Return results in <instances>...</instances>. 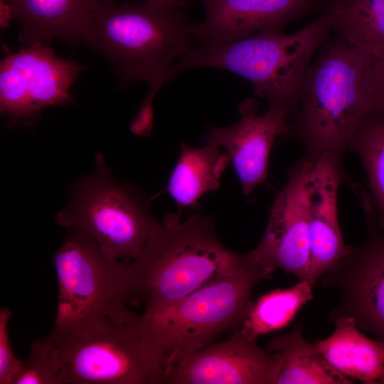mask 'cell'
Listing matches in <instances>:
<instances>
[{"mask_svg": "<svg viewBox=\"0 0 384 384\" xmlns=\"http://www.w3.org/2000/svg\"><path fill=\"white\" fill-rule=\"evenodd\" d=\"M311 161L305 156L291 168L276 196L258 245L250 251L269 272L280 268L299 281L309 280L310 236L306 178Z\"/></svg>", "mask_w": 384, "mask_h": 384, "instance_id": "12", "label": "cell"}, {"mask_svg": "<svg viewBox=\"0 0 384 384\" xmlns=\"http://www.w3.org/2000/svg\"><path fill=\"white\" fill-rule=\"evenodd\" d=\"M98 0H1V10L20 28L23 47L53 38L77 46Z\"/></svg>", "mask_w": 384, "mask_h": 384, "instance_id": "16", "label": "cell"}, {"mask_svg": "<svg viewBox=\"0 0 384 384\" xmlns=\"http://www.w3.org/2000/svg\"><path fill=\"white\" fill-rule=\"evenodd\" d=\"M179 9L98 0L82 43L107 58L122 85L146 81L158 92L170 68L196 46L193 23Z\"/></svg>", "mask_w": 384, "mask_h": 384, "instance_id": "3", "label": "cell"}, {"mask_svg": "<svg viewBox=\"0 0 384 384\" xmlns=\"http://www.w3.org/2000/svg\"><path fill=\"white\" fill-rule=\"evenodd\" d=\"M334 322V332L314 343L318 352L347 378L378 383L384 375V342L365 336L351 317L340 316Z\"/></svg>", "mask_w": 384, "mask_h": 384, "instance_id": "17", "label": "cell"}, {"mask_svg": "<svg viewBox=\"0 0 384 384\" xmlns=\"http://www.w3.org/2000/svg\"><path fill=\"white\" fill-rule=\"evenodd\" d=\"M266 349L279 356L274 384L353 383L327 362L314 343L304 339L301 323L289 333L270 341Z\"/></svg>", "mask_w": 384, "mask_h": 384, "instance_id": "19", "label": "cell"}, {"mask_svg": "<svg viewBox=\"0 0 384 384\" xmlns=\"http://www.w3.org/2000/svg\"><path fill=\"white\" fill-rule=\"evenodd\" d=\"M378 383H380V384H384V375H383V376L379 379V380L378 381Z\"/></svg>", "mask_w": 384, "mask_h": 384, "instance_id": "27", "label": "cell"}, {"mask_svg": "<svg viewBox=\"0 0 384 384\" xmlns=\"http://www.w3.org/2000/svg\"><path fill=\"white\" fill-rule=\"evenodd\" d=\"M204 19L193 23V34L204 44H220L260 31L280 29L308 14L320 0H199Z\"/></svg>", "mask_w": 384, "mask_h": 384, "instance_id": "14", "label": "cell"}, {"mask_svg": "<svg viewBox=\"0 0 384 384\" xmlns=\"http://www.w3.org/2000/svg\"><path fill=\"white\" fill-rule=\"evenodd\" d=\"M14 384H65L63 362L48 335L33 341Z\"/></svg>", "mask_w": 384, "mask_h": 384, "instance_id": "23", "label": "cell"}, {"mask_svg": "<svg viewBox=\"0 0 384 384\" xmlns=\"http://www.w3.org/2000/svg\"><path fill=\"white\" fill-rule=\"evenodd\" d=\"M369 116L384 121V50L373 55L367 80Z\"/></svg>", "mask_w": 384, "mask_h": 384, "instance_id": "25", "label": "cell"}, {"mask_svg": "<svg viewBox=\"0 0 384 384\" xmlns=\"http://www.w3.org/2000/svg\"><path fill=\"white\" fill-rule=\"evenodd\" d=\"M12 316L8 307L0 309V384H14L23 361L14 354L11 345L9 323Z\"/></svg>", "mask_w": 384, "mask_h": 384, "instance_id": "24", "label": "cell"}, {"mask_svg": "<svg viewBox=\"0 0 384 384\" xmlns=\"http://www.w3.org/2000/svg\"><path fill=\"white\" fill-rule=\"evenodd\" d=\"M249 254L240 269L160 310L137 314V328L161 358L164 370L170 356L198 351L225 331L242 326L254 304V287L272 276Z\"/></svg>", "mask_w": 384, "mask_h": 384, "instance_id": "5", "label": "cell"}, {"mask_svg": "<svg viewBox=\"0 0 384 384\" xmlns=\"http://www.w3.org/2000/svg\"><path fill=\"white\" fill-rule=\"evenodd\" d=\"M348 149L360 158L378 213L384 225V121L368 116L353 137Z\"/></svg>", "mask_w": 384, "mask_h": 384, "instance_id": "22", "label": "cell"}, {"mask_svg": "<svg viewBox=\"0 0 384 384\" xmlns=\"http://www.w3.org/2000/svg\"><path fill=\"white\" fill-rule=\"evenodd\" d=\"M231 161L220 146L208 143L193 147L182 142L178 160L169 178L167 190L178 210L196 209L199 199L220 186L221 176Z\"/></svg>", "mask_w": 384, "mask_h": 384, "instance_id": "18", "label": "cell"}, {"mask_svg": "<svg viewBox=\"0 0 384 384\" xmlns=\"http://www.w3.org/2000/svg\"><path fill=\"white\" fill-rule=\"evenodd\" d=\"M368 237L361 244L348 245L340 263L319 281L334 287L340 299L329 314L354 319L357 327L384 342V231L370 223Z\"/></svg>", "mask_w": 384, "mask_h": 384, "instance_id": "10", "label": "cell"}, {"mask_svg": "<svg viewBox=\"0 0 384 384\" xmlns=\"http://www.w3.org/2000/svg\"><path fill=\"white\" fill-rule=\"evenodd\" d=\"M53 262L58 287L53 330L127 309L129 263L109 258L90 235L68 230Z\"/></svg>", "mask_w": 384, "mask_h": 384, "instance_id": "8", "label": "cell"}, {"mask_svg": "<svg viewBox=\"0 0 384 384\" xmlns=\"http://www.w3.org/2000/svg\"><path fill=\"white\" fill-rule=\"evenodd\" d=\"M312 289L309 280H300L291 288L273 289L260 296L240 330L257 339L259 336L286 327L298 311L313 299Z\"/></svg>", "mask_w": 384, "mask_h": 384, "instance_id": "21", "label": "cell"}, {"mask_svg": "<svg viewBox=\"0 0 384 384\" xmlns=\"http://www.w3.org/2000/svg\"><path fill=\"white\" fill-rule=\"evenodd\" d=\"M146 2L163 7L185 8L188 6V4L186 0H146Z\"/></svg>", "mask_w": 384, "mask_h": 384, "instance_id": "26", "label": "cell"}, {"mask_svg": "<svg viewBox=\"0 0 384 384\" xmlns=\"http://www.w3.org/2000/svg\"><path fill=\"white\" fill-rule=\"evenodd\" d=\"M84 66L39 42L9 52L0 65V110L8 125L31 127L42 111L73 101L70 93Z\"/></svg>", "mask_w": 384, "mask_h": 384, "instance_id": "9", "label": "cell"}, {"mask_svg": "<svg viewBox=\"0 0 384 384\" xmlns=\"http://www.w3.org/2000/svg\"><path fill=\"white\" fill-rule=\"evenodd\" d=\"M278 365L276 353L260 348L257 339L238 329L224 341L170 356L164 383L274 384Z\"/></svg>", "mask_w": 384, "mask_h": 384, "instance_id": "11", "label": "cell"}, {"mask_svg": "<svg viewBox=\"0 0 384 384\" xmlns=\"http://www.w3.org/2000/svg\"><path fill=\"white\" fill-rule=\"evenodd\" d=\"M128 308L48 336L61 358L65 384L164 383L162 361Z\"/></svg>", "mask_w": 384, "mask_h": 384, "instance_id": "6", "label": "cell"}, {"mask_svg": "<svg viewBox=\"0 0 384 384\" xmlns=\"http://www.w3.org/2000/svg\"><path fill=\"white\" fill-rule=\"evenodd\" d=\"M321 48L304 76L288 134L299 142L306 158H326L344 173V154L369 116L367 80L373 54L338 35Z\"/></svg>", "mask_w": 384, "mask_h": 384, "instance_id": "1", "label": "cell"}, {"mask_svg": "<svg viewBox=\"0 0 384 384\" xmlns=\"http://www.w3.org/2000/svg\"><path fill=\"white\" fill-rule=\"evenodd\" d=\"M344 173L326 158L311 161L306 178L310 236L309 281L314 287L348 250L338 224V190Z\"/></svg>", "mask_w": 384, "mask_h": 384, "instance_id": "15", "label": "cell"}, {"mask_svg": "<svg viewBox=\"0 0 384 384\" xmlns=\"http://www.w3.org/2000/svg\"><path fill=\"white\" fill-rule=\"evenodd\" d=\"M324 11L347 43L373 55L384 50V0H333Z\"/></svg>", "mask_w": 384, "mask_h": 384, "instance_id": "20", "label": "cell"}, {"mask_svg": "<svg viewBox=\"0 0 384 384\" xmlns=\"http://www.w3.org/2000/svg\"><path fill=\"white\" fill-rule=\"evenodd\" d=\"M331 30L324 11L289 34L272 29L228 43H198L171 67L168 76L171 79L183 71L199 67L230 71L250 81L255 93L269 105L285 109L289 118L312 57Z\"/></svg>", "mask_w": 384, "mask_h": 384, "instance_id": "4", "label": "cell"}, {"mask_svg": "<svg viewBox=\"0 0 384 384\" xmlns=\"http://www.w3.org/2000/svg\"><path fill=\"white\" fill-rule=\"evenodd\" d=\"M225 247L213 218L195 214L185 220L167 213L140 255L129 264V304L145 312L160 310L250 260Z\"/></svg>", "mask_w": 384, "mask_h": 384, "instance_id": "2", "label": "cell"}, {"mask_svg": "<svg viewBox=\"0 0 384 384\" xmlns=\"http://www.w3.org/2000/svg\"><path fill=\"white\" fill-rule=\"evenodd\" d=\"M150 208L138 189L113 177L97 153L95 170L72 185L69 201L55 223L90 235L109 258L131 263L160 225Z\"/></svg>", "mask_w": 384, "mask_h": 384, "instance_id": "7", "label": "cell"}, {"mask_svg": "<svg viewBox=\"0 0 384 384\" xmlns=\"http://www.w3.org/2000/svg\"><path fill=\"white\" fill-rule=\"evenodd\" d=\"M258 101L248 97L240 103V117L234 124L225 127L206 124L208 143L223 147L228 154L245 197L266 182L273 143L277 137L289 132L285 109L269 105L264 114H258Z\"/></svg>", "mask_w": 384, "mask_h": 384, "instance_id": "13", "label": "cell"}]
</instances>
